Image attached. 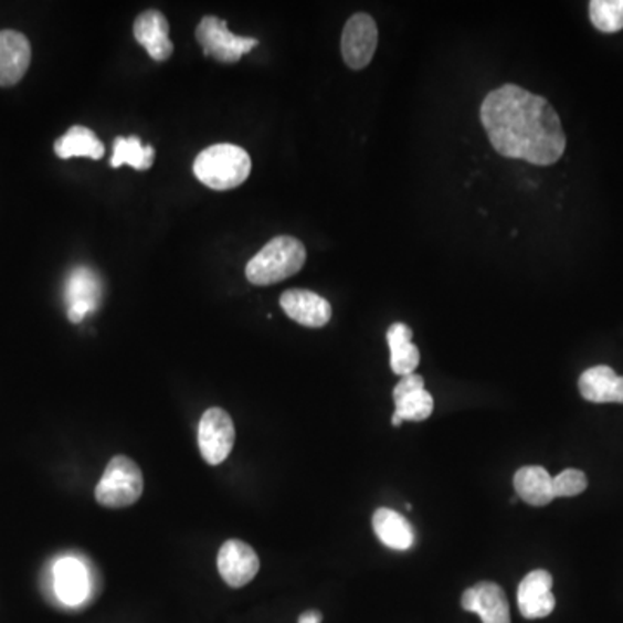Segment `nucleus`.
Here are the masks:
<instances>
[{"label": "nucleus", "instance_id": "aec40b11", "mask_svg": "<svg viewBox=\"0 0 623 623\" xmlns=\"http://www.w3.org/2000/svg\"><path fill=\"white\" fill-rule=\"evenodd\" d=\"M390 347V366L400 378L412 374L420 366V348L412 344V329L408 324L395 323L387 331Z\"/></svg>", "mask_w": 623, "mask_h": 623}, {"label": "nucleus", "instance_id": "4be33fe9", "mask_svg": "<svg viewBox=\"0 0 623 623\" xmlns=\"http://www.w3.org/2000/svg\"><path fill=\"white\" fill-rule=\"evenodd\" d=\"M152 160H155V149L152 146H142L137 136L116 137L113 142V168L130 165L136 170H149Z\"/></svg>", "mask_w": 623, "mask_h": 623}, {"label": "nucleus", "instance_id": "4468645a", "mask_svg": "<svg viewBox=\"0 0 623 623\" xmlns=\"http://www.w3.org/2000/svg\"><path fill=\"white\" fill-rule=\"evenodd\" d=\"M32 61V47L23 33L0 32V87H11L23 78Z\"/></svg>", "mask_w": 623, "mask_h": 623}, {"label": "nucleus", "instance_id": "9b49d317", "mask_svg": "<svg viewBox=\"0 0 623 623\" xmlns=\"http://www.w3.org/2000/svg\"><path fill=\"white\" fill-rule=\"evenodd\" d=\"M463 610L476 613L484 623H511L508 598L494 582H479L463 594Z\"/></svg>", "mask_w": 623, "mask_h": 623}, {"label": "nucleus", "instance_id": "dca6fc26", "mask_svg": "<svg viewBox=\"0 0 623 623\" xmlns=\"http://www.w3.org/2000/svg\"><path fill=\"white\" fill-rule=\"evenodd\" d=\"M52 583L57 600L68 606L84 603L88 595V573L75 558H63L52 568Z\"/></svg>", "mask_w": 623, "mask_h": 623}, {"label": "nucleus", "instance_id": "7ed1b4c3", "mask_svg": "<svg viewBox=\"0 0 623 623\" xmlns=\"http://www.w3.org/2000/svg\"><path fill=\"white\" fill-rule=\"evenodd\" d=\"M194 176L213 191L240 188L252 172V158L236 145H215L198 155Z\"/></svg>", "mask_w": 623, "mask_h": 623}, {"label": "nucleus", "instance_id": "9d476101", "mask_svg": "<svg viewBox=\"0 0 623 623\" xmlns=\"http://www.w3.org/2000/svg\"><path fill=\"white\" fill-rule=\"evenodd\" d=\"M279 304L289 319L305 328H323L331 320L329 302L308 289H288L281 295Z\"/></svg>", "mask_w": 623, "mask_h": 623}, {"label": "nucleus", "instance_id": "2eb2a0df", "mask_svg": "<svg viewBox=\"0 0 623 623\" xmlns=\"http://www.w3.org/2000/svg\"><path fill=\"white\" fill-rule=\"evenodd\" d=\"M134 36L158 63H163L172 56L173 44L168 36V21L158 9H149L137 17Z\"/></svg>", "mask_w": 623, "mask_h": 623}, {"label": "nucleus", "instance_id": "412c9836", "mask_svg": "<svg viewBox=\"0 0 623 623\" xmlns=\"http://www.w3.org/2000/svg\"><path fill=\"white\" fill-rule=\"evenodd\" d=\"M104 145L97 139L96 134L91 128L75 125L70 128L68 133L56 140L54 152L60 156L61 160H70L76 156H85L91 160H101L104 156Z\"/></svg>", "mask_w": 623, "mask_h": 623}, {"label": "nucleus", "instance_id": "f3484780", "mask_svg": "<svg viewBox=\"0 0 623 623\" xmlns=\"http://www.w3.org/2000/svg\"><path fill=\"white\" fill-rule=\"evenodd\" d=\"M580 395L594 404H623V376L608 366H595L582 372Z\"/></svg>", "mask_w": 623, "mask_h": 623}, {"label": "nucleus", "instance_id": "f257e3e1", "mask_svg": "<svg viewBox=\"0 0 623 623\" xmlns=\"http://www.w3.org/2000/svg\"><path fill=\"white\" fill-rule=\"evenodd\" d=\"M479 118L490 145L504 158L548 167L567 148L563 125L552 104L519 85L492 91L482 103Z\"/></svg>", "mask_w": 623, "mask_h": 623}, {"label": "nucleus", "instance_id": "393cba45", "mask_svg": "<svg viewBox=\"0 0 623 623\" xmlns=\"http://www.w3.org/2000/svg\"><path fill=\"white\" fill-rule=\"evenodd\" d=\"M323 622V613L317 612V610H308V612L302 613L298 623H320Z\"/></svg>", "mask_w": 623, "mask_h": 623}, {"label": "nucleus", "instance_id": "a878e982", "mask_svg": "<svg viewBox=\"0 0 623 623\" xmlns=\"http://www.w3.org/2000/svg\"><path fill=\"white\" fill-rule=\"evenodd\" d=\"M404 423V421L400 420L399 415H392V424L393 426H400V424Z\"/></svg>", "mask_w": 623, "mask_h": 623}, {"label": "nucleus", "instance_id": "6e6552de", "mask_svg": "<svg viewBox=\"0 0 623 623\" xmlns=\"http://www.w3.org/2000/svg\"><path fill=\"white\" fill-rule=\"evenodd\" d=\"M217 567L222 579L231 588H244L255 579L260 560L255 549L243 540L231 539L220 548Z\"/></svg>", "mask_w": 623, "mask_h": 623}, {"label": "nucleus", "instance_id": "f03ea898", "mask_svg": "<svg viewBox=\"0 0 623 623\" xmlns=\"http://www.w3.org/2000/svg\"><path fill=\"white\" fill-rule=\"evenodd\" d=\"M307 262L304 243L292 236H279L268 241L249 265L246 279L255 286H271L295 276Z\"/></svg>", "mask_w": 623, "mask_h": 623}, {"label": "nucleus", "instance_id": "f8f14e48", "mask_svg": "<svg viewBox=\"0 0 623 623\" xmlns=\"http://www.w3.org/2000/svg\"><path fill=\"white\" fill-rule=\"evenodd\" d=\"M66 304L72 323L78 324L87 314L96 310L101 300V281L96 272L88 267H78L66 281Z\"/></svg>", "mask_w": 623, "mask_h": 623}, {"label": "nucleus", "instance_id": "ddd939ff", "mask_svg": "<svg viewBox=\"0 0 623 623\" xmlns=\"http://www.w3.org/2000/svg\"><path fill=\"white\" fill-rule=\"evenodd\" d=\"M393 402H395V412L402 421H420L427 420L433 414V397L426 392L424 388L423 376L412 374L400 378L397 387L393 388Z\"/></svg>", "mask_w": 623, "mask_h": 623}, {"label": "nucleus", "instance_id": "1a4fd4ad", "mask_svg": "<svg viewBox=\"0 0 623 623\" xmlns=\"http://www.w3.org/2000/svg\"><path fill=\"white\" fill-rule=\"evenodd\" d=\"M552 576L546 570L530 571L518 588L519 613L528 620L546 619L555 612Z\"/></svg>", "mask_w": 623, "mask_h": 623}, {"label": "nucleus", "instance_id": "39448f33", "mask_svg": "<svg viewBox=\"0 0 623 623\" xmlns=\"http://www.w3.org/2000/svg\"><path fill=\"white\" fill-rule=\"evenodd\" d=\"M197 41L203 47L204 56H212L220 63H237L258 45V39L240 36L229 32L228 21L217 17H204L197 29Z\"/></svg>", "mask_w": 623, "mask_h": 623}, {"label": "nucleus", "instance_id": "6ab92c4d", "mask_svg": "<svg viewBox=\"0 0 623 623\" xmlns=\"http://www.w3.org/2000/svg\"><path fill=\"white\" fill-rule=\"evenodd\" d=\"M513 484H515L519 499L525 500L530 506H536V508L548 506L549 503L555 500L552 476L542 466L519 467Z\"/></svg>", "mask_w": 623, "mask_h": 623}, {"label": "nucleus", "instance_id": "5701e85b", "mask_svg": "<svg viewBox=\"0 0 623 623\" xmlns=\"http://www.w3.org/2000/svg\"><path fill=\"white\" fill-rule=\"evenodd\" d=\"M589 17L600 32H620L623 30V0H592Z\"/></svg>", "mask_w": 623, "mask_h": 623}, {"label": "nucleus", "instance_id": "b1692460", "mask_svg": "<svg viewBox=\"0 0 623 623\" xmlns=\"http://www.w3.org/2000/svg\"><path fill=\"white\" fill-rule=\"evenodd\" d=\"M588 488V476L580 469H564L552 478V492L556 497H576Z\"/></svg>", "mask_w": 623, "mask_h": 623}, {"label": "nucleus", "instance_id": "a211bd4d", "mask_svg": "<svg viewBox=\"0 0 623 623\" xmlns=\"http://www.w3.org/2000/svg\"><path fill=\"white\" fill-rule=\"evenodd\" d=\"M372 528L381 543L393 551H408L414 546L415 534L408 518L390 508L376 509Z\"/></svg>", "mask_w": 623, "mask_h": 623}, {"label": "nucleus", "instance_id": "0eeeda50", "mask_svg": "<svg viewBox=\"0 0 623 623\" xmlns=\"http://www.w3.org/2000/svg\"><path fill=\"white\" fill-rule=\"evenodd\" d=\"M378 47V27L369 14H353L341 35V54L347 66L362 70L371 63Z\"/></svg>", "mask_w": 623, "mask_h": 623}, {"label": "nucleus", "instance_id": "20e7f679", "mask_svg": "<svg viewBox=\"0 0 623 623\" xmlns=\"http://www.w3.org/2000/svg\"><path fill=\"white\" fill-rule=\"evenodd\" d=\"M145 478L140 467L125 456H115L104 469L97 484L96 500L104 508L120 509L133 506L142 496Z\"/></svg>", "mask_w": 623, "mask_h": 623}, {"label": "nucleus", "instance_id": "423d86ee", "mask_svg": "<svg viewBox=\"0 0 623 623\" xmlns=\"http://www.w3.org/2000/svg\"><path fill=\"white\" fill-rule=\"evenodd\" d=\"M234 442H236V427L229 412L220 408L208 409L201 415L200 427H198V445L203 460L212 466L224 463L234 447Z\"/></svg>", "mask_w": 623, "mask_h": 623}]
</instances>
